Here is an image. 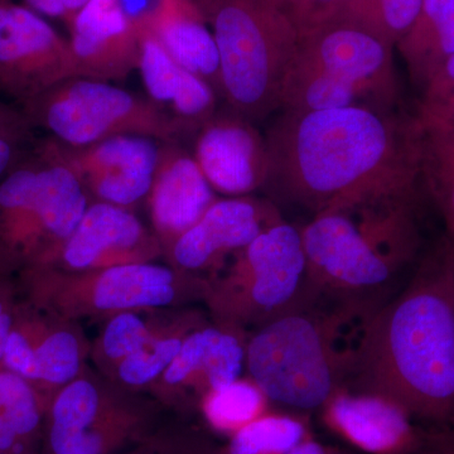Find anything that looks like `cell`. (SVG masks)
<instances>
[{"instance_id": "27", "label": "cell", "mask_w": 454, "mask_h": 454, "mask_svg": "<svg viewBox=\"0 0 454 454\" xmlns=\"http://www.w3.org/2000/svg\"><path fill=\"white\" fill-rule=\"evenodd\" d=\"M28 327L35 343L38 382L64 385L73 380L80 369L79 342L74 334L57 331L38 339L35 328Z\"/></svg>"}, {"instance_id": "15", "label": "cell", "mask_w": 454, "mask_h": 454, "mask_svg": "<svg viewBox=\"0 0 454 454\" xmlns=\"http://www.w3.org/2000/svg\"><path fill=\"white\" fill-rule=\"evenodd\" d=\"M133 426L130 418L107 413L91 382L74 381L51 403L47 450L49 454H106Z\"/></svg>"}, {"instance_id": "11", "label": "cell", "mask_w": 454, "mask_h": 454, "mask_svg": "<svg viewBox=\"0 0 454 454\" xmlns=\"http://www.w3.org/2000/svg\"><path fill=\"white\" fill-rule=\"evenodd\" d=\"M322 423L355 450L365 454H414L426 428L387 397L340 387L321 408Z\"/></svg>"}, {"instance_id": "16", "label": "cell", "mask_w": 454, "mask_h": 454, "mask_svg": "<svg viewBox=\"0 0 454 454\" xmlns=\"http://www.w3.org/2000/svg\"><path fill=\"white\" fill-rule=\"evenodd\" d=\"M148 197L155 230L172 245L217 201L193 154L177 143L160 145Z\"/></svg>"}, {"instance_id": "44", "label": "cell", "mask_w": 454, "mask_h": 454, "mask_svg": "<svg viewBox=\"0 0 454 454\" xmlns=\"http://www.w3.org/2000/svg\"><path fill=\"white\" fill-rule=\"evenodd\" d=\"M9 2V0H0V3Z\"/></svg>"}, {"instance_id": "18", "label": "cell", "mask_w": 454, "mask_h": 454, "mask_svg": "<svg viewBox=\"0 0 454 454\" xmlns=\"http://www.w3.org/2000/svg\"><path fill=\"white\" fill-rule=\"evenodd\" d=\"M138 18L182 68L221 97L219 50L195 0H157Z\"/></svg>"}, {"instance_id": "28", "label": "cell", "mask_w": 454, "mask_h": 454, "mask_svg": "<svg viewBox=\"0 0 454 454\" xmlns=\"http://www.w3.org/2000/svg\"><path fill=\"white\" fill-rule=\"evenodd\" d=\"M423 0H375L363 28L395 47L414 25Z\"/></svg>"}, {"instance_id": "1", "label": "cell", "mask_w": 454, "mask_h": 454, "mask_svg": "<svg viewBox=\"0 0 454 454\" xmlns=\"http://www.w3.org/2000/svg\"><path fill=\"white\" fill-rule=\"evenodd\" d=\"M265 142L262 191L278 208L315 216L346 200L420 184L417 118L399 106L282 112Z\"/></svg>"}, {"instance_id": "35", "label": "cell", "mask_w": 454, "mask_h": 454, "mask_svg": "<svg viewBox=\"0 0 454 454\" xmlns=\"http://www.w3.org/2000/svg\"><path fill=\"white\" fill-rule=\"evenodd\" d=\"M35 139L0 138V181L29 153Z\"/></svg>"}, {"instance_id": "41", "label": "cell", "mask_w": 454, "mask_h": 454, "mask_svg": "<svg viewBox=\"0 0 454 454\" xmlns=\"http://www.w3.org/2000/svg\"><path fill=\"white\" fill-rule=\"evenodd\" d=\"M288 454H356L348 448L333 446V444L322 443L315 437L307 439L298 444L292 452Z\"/></svg>"}, {"instance_id": "33", "label": "cell", "mask_w": 454, "mask_h": 454, "mask_svg": "<svg viewBox=\"0 0 454 454\" xmlns=\"http://www.w3.org/2000/svg\"><path fill=\"white\" fill-rule=\"evenodd\" d=\"M418 109L426 112L454 115V55L424 83Z\"/></svg>"}, {"instance_id": "10", "label": "cell", "mask_w": 454, "mask_h": 454, "mask_svg": "<svg viewBox=\"0 0 454 454\" xmlns=\"http://www.w3.org/2000/svg\"><path fill=\"white\" fill-rule=\"evenodd\" d=\"M46 142L86 192L98 197V202L125 208L149 195L162 145L142 136H116L79 148L50 137Z\"/></svg>"}, {"instance_id": "9", "label": "cell", "mask_w": 454, "mask_h": 454, "mask_svg": "<svg viewBox=\"0 0 454 454\" xmlns=\"http://www.w3.org/2000/svg\"><path fill=\"white\" fill-rule=\"evenodd\" d=\"M71 77L70 42L26 5L0 3V94L20 107Z\"/></svg>"}, {"instance_id": "37", "label": "cell", "mask_w": 454, "mask_h": 454, "mask_svg": "<svg viewBox=\"0 0 454 454\" xmlns=\"http://www.w3.org/2000/svg\"><path fill=\"white\" fill-rule=\"evenodd\" d=\"M0 454H33V447L18 435L0 411Z\"/></svg>"}, {"instance_id": "5", "label": "cell", "mask_w": 454, "mask_h": 454, "mask_svg": "<svg viewBox=\"0 0 454 454\" xmlns=\"http://www.w3.org/2000/svg\"><path fill=\"white\" fill-rule=\"evenodd\" d=\"M220 56L221 98L254 122L280 110L297 29L273 0H195Z\"/></svg>"}, {"instance_id": "7", "label": "cell", "mask_w": 454, "mask_h": 454, "mask_svg": "<svg viewBox=\"0 0 454 454\" xmlns=\"http://www.w3.org/2000/svg\"><path fill=\"white\" fill-rule=\"evenodd\" d=\"M306 286L301 227L279 221L235 254L225 279L211 293L225 327L262 325L300 301Z\"/></svg>"}, {"instance_id": "29", "label": "cell", "mask_w": 454, "mask_h": 454, "mask_svg": "<svg viewBox=\"0 0 454 454\" xmlns=\"http://www.w3.org/2000/svg\"><path fill=\"white\" fill-rule=\"evenodd\" d=\"M182 342L179 339H166L148 343L129 356L122 358L119 375L129 385H145L160 373L166 372L177 356Z\"/></svg>"}, {"instance_id": "19", "label": "cell", "mask_w": 454, "mask_h": 454, "mask_svg": "<svg viewBox=\"0 0 454 454\" xmlns=\"http://www.w3.org/2000/svg\"><path fill=\"white\" fill-rule=\"evenodd\" d=\"M247 343L236 328H202L182 342L164 378L170 385L202 379L207 394L240 379L247 364Z\"/></svg>"}, {"instance_id": "14", "label": "cell", "mask_w": 454, "mask_h": 454, "mask_svg": "<svg viewBox=\"0 0 454 454\" xmlns=\"http://www.w3.org/2000/svg\"><path fill=\"white\" fill-rule=\"evenodd\" d=\"M282 220L280 208L268 199L245 196L217 200L172 245L173 259L184 270L215 267L229 254L240 252L264 230Z\"/></svg>"}, {"instance_id": "38", "label": "cell", "mask_w": 454, "mask_h": 454, "mask_svg": "<svg viewBox=\"0 0 454 454\" xmlns=\"http://www.w3.org/2000/svg\"><path fill=\"white\" fill-rule=\"evenodd\" d=\"M373 2L375 0H340L334 20H345V22L361 27L372 9Z\"/></svg>"}, {"instance_id": "8", "label": "cell", "mask_w": 454, "mask_h": 454, "mask_svg": "<svg viewBox=\"0 0 454 454\" xmlns=\"http://www.w3.org/2000/svg\"><path fill=\"white\" fill-rule=\"evenodd\" d=\"M394 46L333 20L298 38L293 70L322 83L343 106H399Z\"/></svg>"}, {"instance_id": "2", "label": "cell", "mask_w": 454, "mask_h": 454, "mask_svg": "<svg viewBox=\"0 0 454 454\" xmlns=\"http://www.w3.org/2000/svg\"><path fill=\"white\" fill-rule=\"evenodd\" d=\"M349 390L393 400L429 427L454 426V240L442 235L373 316Z\"/></svg>"}, {"instance_id": "22", "label": "cell", "mask_w": 454, "mask_h": 454, "mask_svg": "<svg viewBox=\"0 0 454 454\" xmlns=\"http://www.w3.org/2000/svg\"><path fill=\"white\" fill-rule=\"evenodd\" d=\"M169 269L145 262L112 265L98 277L94 304L98 309L124 310L162 307L175 298Z\"/></svg>"}, {"instance_id": "30", "label": "cell", "mask_w": 454, "mask_h": 454, "mask_svg": "<svg viewBox=\"0 0 454 454\" xmlns=\"http://www.w3.org/2000/svg\"><path fill=\"white\" fill-rule=\"evenodd\" d=\"M151 340L148 328L140 317L121 313L107 325L104 333V351L110 358H125L145 348Z\"/></svg>"}, {"instance_id": "32", "label": "cell", "mask_w": 454, "mask_h": 454, "mask_svg": "<svg viewBox=\"0 0 454 454\" xmlns=\"http://www.w3.org/2000/svg\"><path fill=\"white\" fill-rule=\"evenodd\" d=\"M284 16L291 20L298 35L334 20L340 0H273Z\"/></svg>"}, {"instance_id": "3", "label": "cell", "mask_w": 454, "mask_h": 454, "mask_svg": "<svg viewBox=\"0 0 454 454\" xmlns=\"http://www.w3.org/2000/svg\"><path fill=\"white\" fill-rule=\"evenodd\" d=\"M422 186L336 203L301 227L306 295L387 303L400 273L422 252Z\"/></svg>"}, {"instance_id": "13", "label": "cell", "mask_w": 454, "mask_h": 454, "mask_svg": "<svg viewBox=\"0 0 454 454\" xmlns=\"http://www.w3.org/2000/svg\"><path fill=\"white\" fill-rule=\"evenodd\" d=\"M68 28L77 77L119 82L138 70V23L121 0H90Z\"/></svg>"}, {"instance_id": "12", "label": "cell", "mask_w": 454, "mask_h": 454, "mask_svg": "<svg viewBox=\"0 0 454 454\" xmlns=\"http://www.w3.org/2000/svg\"><path fill=\"white\" fill-rule=\"evenodd\" d=\"M196 162L215 192L245 197L267 178L265 136L254 122L230 112L214 116L197 131Z\"/></svg>"}, {"instance_id": "43", "label": "cell", "mask_w": 454, "mask_h": 454, "mask_svg": "<svg viewBox=\"0 0 454 454\" xmlns=\"http://www.w3.org/2000/svg\"><path fill=\"white\" fill-rule=\"evenodd\" d=\"M140 454H154L153 453H148V452H143ZM160 454H219L211 452L210 448L205 447V446H190V447H182L179 448V450H175L173 448L172 452H160Z\"/></svg>"}, {"instance_id": "25", "label": "cell", "mask_w": 454, "mask_h": 454, "mask_svg": "<svg viewBox=\"0 0 454 454\" xmlns=\"http://www.w3.org/2000/svg\"><path fill=\"white\" fill-rule=\"evenodd\" d=\"M136 18L139 29L138 70L149 100L166 110L175 100L186 70L170 57L139 18Z\"/></svg>"}, {"instance_id": "4", "label": "cell", "mask_w": 454, "mask_h": 454, "mask_svg": "<svg viewBox=\"0 0 454 454\" xmlns=\"http://www.w3.org/2000/svg\"><path fill=\"white\" fill-rule=\"evenodd\" d=\"M380 307L303 295L247 340L252 380L271 403L301 413L318 411L354 375L367 330Z\"/></svg>"}, {"instance_id": "21", "label": "cell", "mask_w": 454, "mask_h": 454, "mask_svg": "<svg viewBox=\"0 0 454 454\" xmlns=\"http://www.w3.org/2000/svg\"><path fill=\"white\" fill-rule=\"evenodd\" d=\"M395 47L411 82L422 89L454 55V0H423L414 25Z\"/></svg>"}, {"instance_id": "24", "label": "cell", "mask_w": 454, "mask_h": 454, "mask_svg": "<svg viewBox=\"0 0 454 454\" xmlns=\"http://www.w3.org/2000/svg\"><path fill=\"white\" fill-rule=\"evenodd\" d=\"M269 397L253 380H238L208 391L202 414L212 429L231 437L269 411Z\"/></svg>"}, {"instance_id": "23", "label": "cell", "mask_w": 454, "mask_h": 454, "mask_svg": "<svg viewBox=\"0 0 454 454\" xmlns=\"http://www.w3.org/2000/svg\"><path fill=\"white\" fill-rule=\"evenodd\" d=\"M312 437L309 415L268 411L232 434L219 454H288Z\"/></svg>"}, {"instance_id": "40", "label": "cell", "mask_w": 454, "mask_h": 454, "mask_svg": "<svg viewBox=\"0 0 454 454\" xmlns=\"http://www.w3.org/2000/svg\"><path fill=\"white\" fill-rule=\"evenodd\" d=\"M26 7L42 17L59 18L67 23L68 16L64 0H25Z\"/></svg>"}, {"instance_id": "20", "label": "cell", "mask_w": 454, "mask_h": 454, "mask_svg": "<svg viewBox=\"0 0 454 454\" xmlns=\"http://www.w3.org/2000/svg\"><path fill=\"white\" fill-rule=\"evenodd\" d=\"M424 196L443 220L454 240V115L414 110Z\"/></svg>"}, {"instance_id": "6", "label": "cell", "mask_w": 454, "mask_h": 454, "mask_svg": "<svg viewBox=\"0 0 454 454\" xmlns=\"http://www.w3.org/2000/svg\"><path fill=\"white\" fill-rule=\"evenodd\" d=\"M32 129L67 146H85L116 136L177 143L192 133L167 110L113 83L71 77L20 107Z\"/></svg>"}, {"instance_id": "31", "label": "cell", "mask_w": 454, "mask_h": 454, "mask_svg": "<svg viewBox=\"0 0 454 454\" xmlns=\"http://www.w3.org/2000/svg\"><path fill=\"white\" fill-rule=\"evenodd\" d=\"M0 365L22 376L32 384L38 382L35 343L26 321H17V318L14 321Z\"/></svg>"}, {"instance_id": "26", "label": "cell", "mask_w": 454, "mask_h": 454, "mask_svg": "<svg viewBox=\"0 0 454 454\" xmlns=\"http://www.w3.org/2000/svg\"><path fill=\"white\" fill-rule=\"evenodd\" d=\"M0 411L23 441L33 447L44 408L31 381L0 365Z\"/></svg>"}, {"instance_id": "36", "label": "cell", "mask_w": 454, "mask_h": 454, "mask_svg": "<svg viewBox=\"0 0 454 454\" xmlns=\"http://www.w3.org/2000/svg\"><path fill=\"white\" fill-rule=\"evenodd\" d=\"M414 454H454V426L428 427Z\"/></svg>"}, {"instance_id": "34", "label": "cell", "mask_w": 454, "mask_h": 454, "mask_svg": "<svg viewBox=\"0 0 454 454\" xmlns=\"http://www.w3.org/2000/svg\"><path fill=\"white\" fill-rule=\"evenodd\" d=\"M33 139V129L20 107L0 100V138Z\"/></svg>"}, {"instance_id": "42", "label": "cell", "mask_w": 454, "mask_h": 454, "mask_svg": "<svg viewBox=\"0 0 454 454\" xmlns=\"http://www.w3.org/2000/svg\"><path fill=\"white\" fill-rule=\"evenodd\" d=\"M89 2L90 0H64L66 11H67L68 16V20L66 25H70L74 17L76 16V14L79 13V12L82 11Z\"/></svg>"}, {"instance_id": "17", "label": "cell", "mask_w": 454, "mask_h": 454, "mask_svg": "<svg viewBox=\"0 0 454 454\" xmlns=\"http://www.w3.org/2000/svg\"><path fill=\"white\" fill-rule=\"evenodd\" d=\"M145 226L128 208L112 203L89 205L79 225L57 254L74 269L139 258L153 250Z\"/></svg>"}, {"instance_id": "39", "label": "cell", "mask_w": 454, "mask_h": 454, "mask_svg": "<svg viewBox=\"0 0 454 454\" xmlns=\"http://www.w3.org/2000/svg\"><path fill=\"white\" fill-rule=\"evenodd\" d=\"M14 321H16V316H14L11 301L5 292L0 289V364H2L9 334L13 330Z\"/></svg>"}]
</instances>
